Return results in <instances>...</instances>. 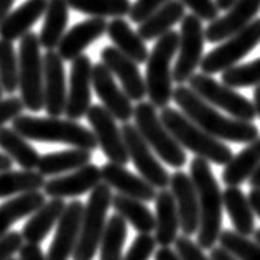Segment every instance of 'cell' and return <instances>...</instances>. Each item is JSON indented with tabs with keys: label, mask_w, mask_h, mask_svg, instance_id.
<instances>
[{
	"label": "cell",
	"mask_w": 260,
	"mask_h": 260,
	"mask_svg": "<svg viewBox=\"0 0 260 260\" xmlns=\"http://www.w3.org/2000/svg\"><path fill=\"white\" fill-rule=\"evenodd\" d=\"M18 260H46V255L38 244L25 242L18 250Z\"/></svg>",
	"instance_id": "cell-48"
},
{
	"label": "cell",
	"mask_w": 260,
	"mask_h": 260,
	"mask_svg": "<svg viewBox=\"0 0 260 260\" xmlns=\"http://www.w3.org/2000/svg\"><path fill=\"white\" fill-rule=\"evenodd\" d=\"M175 247L176 254L181 257V260H211L209 257L204 255L200 245L191 241V237L178 236L175 241Z\"/></svg>",
	"instance_id": "cell-45"
},
{
	"label": "cell",
	"mask_w": 260,
	"mask_h": 260,
	"mask_svg": "<svg viewBox=\"0 0 260 260\" xmlns=\"http://www.w3.org/2000/svg\"><path fill=\"white\" fill-rule=\"evenodd\" d=\"M247 198H249V203L252 206V211H254V214H257L260 217V189L252 188Z\"/></svg>",
	"instance_id": "cell-50"
},
{
	"label": "cell",
	"mask_w": 260,
	"mask_h": 260,
	"mask_svg": "<svg viewBox=\"0 0 260 260\" xmlns=\"http://www.w3.org/2000/svg\"><path fill=\"white\" fill-rule=\"evenodd\" d=\"M127 239V222L124 217L114 214L106 224L101 239V260H122V250Z\"/></svg>",
	"instance_id": "cell-38"
},
{
	"label": "cell",
	"mask_w": 260,
	"mask_h": 260,
	"mask_svg": "<svg viewBox=\"0 0 260 260\" xmlns=\"http://www.w3.org/2000/svg\"><path fill=\"white\" fill-rule=\"evenodd\" d=\"M189 89L196 92L203 101H206L209 106L222 109L232 119L252 122L257 117V111L254 102H250L242 94L236 92L234 89L217 83L214 78L208 74H193L189 78Z\"/></svg>",
	"instance_id": "cell-9"
},
{
	"label": "cell",
	"mask_w": 260,
	"mask_h": 260,
	"mask_svg": "<svg viewBox=\"0 0 260 260\" xmlns=\"http://www.w3.org/2000/svg\"><path fill=\"white\" fill-rule=\"evenodd\" d=\"M102 183H106L109 188L117 189L119 194H124L139 201H155L156 189L148 184L142 176H137L128 172L125 167L117 165V163H106L101 167Z\"/></svg>",
	"instance_id": "cell-22"
},
{
	"label": "cell",
	"mask_w": 260,
	"mask_h": 260,
	"mask_svg": "<svg viewBox=\"0 0 260 260\" xmlns=\"http://www.w3.org/2000/svg\"><path fill=\"white\" fill-rule=\"evenodd\" d=\"M219 247L228 250L237 260H260V245L236 231H222L219 236Z\"/></svg>",
	"instance_id": "cell-40"
},
{
	"label": "cell",
	"mask_w": 260,
	"mask_h": 260,
	"mask_svg": "<svg viewBox=\"0 0 260 260\" xmlns=\"http://www.w3.org/2000/svg\"><path fill=\"white\" fill-rule=\"evenodd\" d=\"M15 0H0V23L4 22V18L10 13V9Z\"/></svg>",
	"instance_id": "cell-52"
},
{
	"label": "cell",
	"mask_w": 260,
	"mask_h": 260,
	"mask_svg": "<svg viewBox=\"0 0 260 260\" xmlns=\"http://www.w3.org/2000/svg\"><path fill=\"white\" fill-rule=\"evenodd\" d=\"M222 206L234 225V231L244 237H249L255 232V214L252 211L247 194L239 186H228L222 193Z\"/></svg>",
	"instance_id": "cell-28"
},
{
	"label": "cell",
	"mask_w": 260,
	"mask_h": 260,
	"mask_svg": "<svg viewBox=\"0 0 260 260\" xmlns=\"http://www.w3.org/2000/svg\"><path fill=\"white\" fill-rule=\"evenodd\" d=\"M180 2L188 7L200 20H206V22H213L219 15V9L214 0H180Z\"/></svg>",
	"instance_id": "cell-44"
},
{
	"label": "cell",
	"mask_w": 260,
	"mask_h": 260,
	"mask_svg": "<svg viewBox=\"0 0 260 260\" xmlns=\"http://www.w3.org/2000/svg\"><path fill=\"white\" fill-rule=\"evenodd\" d=\"M12 128L26 140L45 142V143H64L73 148L94 152L98 142L92 130L86 128L76 120L59 117H33L20 115L12 120Z\"/></svg>",
	"instance_id": "cell-3"
},
{
	"label": "cell",
	"mask_w": 260,
	"mask_h": 260,
	"mask_svg": "<svg viewBox=\"0 0 260 260\" xmlns=\"http://www.w3.org/2000/svg\"><path fill=\"white\" fill-rule=\"evenodd\" d=\"M45 186V176H42L38 172H0V200L2 198H15L23 193H31V191H40Z\"/></svg>",
	"instance_id": "cell-36"
},
{
	"label": "cell",
	"mask_w": 260,
	"mask_h": 260,
	"mask_svg": "<svg viewBox=\"0 0 260 260\" xmlns=\"http://www.w3.org/2000/svg\"><path fill=\"white\" fill-rule=\"evenodd\" d=\"M102 183L101 168L94 163L76 170V172L66 173L63 176H54L50 181H45L43 193L45 196L54 200H64V198H78L99 186Z\"/></svg>",
	"instance_id": "cell-21"
},
{
	"label": "cell",
	"mask_w": 260,
	"mask_h": 260,
	"mask_svg": "<svg viewBox=\"0 0 260 260\" xmlns=\"http://www.w3.org/2000/svg\"><path fill=\"white\" fill-rule=\"evenodd\" d=\"M48 0H26L15 10L10 12L0 23V38L7 42H18L26 33L31 31V26L45 15Z\"/></svg>",
	"instance_id": "cell-24"
},
{
	"label": "cell",
	"mask_w": 260,
	"mask_h": 260,
	"mask_svg": "<svg viewBox=\"0 0 260 260\" xmlns=\"http://www.w3.org/2000/svg\"><path fill=\"white\" fill-rule=\"evenodd\" d=\"M180 231V217L170 189H160L155 196V241L160 247L175 244Z\"/></svg>",
	"instance_id": "cell-25"
},
{
	"label": "cell",
	"mask_w": 260,
	"mask_h": 260,
	"mask_svg": "<svg viewBox=\"0 0 260 260\" xmlns=\"http://www.w3.org/2000/svg\"><path fill=\"white\" fill-rule=\"evenodd\" d=\"M260 167V137L257 140L247 143L237 155L231 158L222 172V181L228 186H239L255 173Z\"/></svg>",
	"instance_id": "cell-33"
},
{
	"label": "cell",
	"mask_w": 260,
	"mask_h": 260,
	"mask_svg": "<svg viewBox=\"0 0 260 260\" xmlns=\"http://www.w3.org/2000/svg\"><path fill=\"white\" fill-rule=\"evenodd\" d=\"M0 148L12 161L26 172H33L38 167L40 153L37 148L13 128H0Z\"/></svg>",
	"instance_id": "cell-34"
},
{
	"label": "cell",
	"mask_w": 260,
	"mask_h": 260,
	"mask_svg": "<svg viewBox=\"0 0 260 260\" xmlns=\"http://www.w3.org/2000/svg\"><path fill=\"white\" fill-rule=\"evenodd\" d=\"M249 183H250V186H252V188L260 189V167L255 170V173L249 178Z\"/></svg>",
	"instance_id": "cell-54"
},
{
	"label": "cell",
	"mask_w": 260,
	"mask_h": 260,
	"mask_svg": "<svg viewBox=\"0 0 260 260\" xmlns=\"http://www.w3.org/2000/svg\"><path fill=\"white\" fill-rule=\"evenodd\" d=\"M92 89L95 95L101 99L102 107L112 115L115 120L127 124L134 117L132 101L127 98V94L115 83V78L107 68L98 63L92 66Z\"/></svg>",
	"instance_id": "cell-16"
},
{
	"label": "cell",
	"mask_w": 260,
	"mask_h": 260,
	"mask_svg": "<svg viewBox=\"0 0 260 260\" xmlns=\"http://www.w3.org/2000/svg\"><path fill=\"white\" fill-rule=\"evenodd\" d=\"M254 106H255L257 115L260 117V86H255V91H254Z\"/></svg>",
	"instance_id": "cell-56"
},
{
	"label": "cell",
	"mask_w": 260,
	"mask_h": 260,
	"mask_svg": "<svg viewBox=\"0 0 260 260\" xmlns=\"http://www.w3.org/2000/svg\"><path fill=\"white\" fill-rule=\"evenodd\" d=\"M92 61L86 54H81L71 63L70 89H68L64 114L66 119L79 120L86 117L91 107L92 98Z\"/></svg>",
	"instance_id": "cell-14"
},
{
	"label": "cell",
	"mask_w": 260,
	"mask_h": 260,
	"mask_svg": "<svg viewBox=\"0 0 260 260\" xmlns=\"http://www.w3.org/2000/svg\"><path fill=\"white\" fill-rule=\"evenodd\" d=\"M13 165V161L7 156L5 153H0V172H7V170H10Z\"/></svg>",
	"instance_id": "cell-53"
},
{
	"label": "cell",
	"mask_w": 260,
	"mask_h": 260,
	"mask_svg": "<svg viewBox=\"0 0 260 260\" xmlns=\"http://www.w3.org/2000/svg\"><path fill=\"white\" fill-rule=\"evenodd\" d=\"M173 101L193 124L217 140L250 143L258 139L257 125L252 122L237 120L219 114L216 107L209 106L206 101H203L186 86H178L173 89Z\"/></svg>",
	"instance_id": "cell-1"
},
{
	"label": "cell",
	"mask_w": 260,
	"mask_h": 260,
	"mask_svg": "<svg viewBox=\"0 0 260 260\" xmlns=\"http://www.w3.org/2000/svg\"><path fill=\"white\" fill-rule=\"evenodd\" d=\"M91 160L92 152H87V150H61V152H51L40 156L37 170L42 176H58L61 173L76 172V170L89 165Z\"/></svg>",
	"instance_id": "cell-31"
},
{
	"label": "cell",
	"mask_w": 260,
	"mask_h": 260,
	"mask_svg": "<svg viewBox=\"0 0 260 260\" xmlns=\"http://www.w3.org/2000/svg\"><path fill=\"white\" fill-rule=\"evenodd\" d=\"M45 22L40 31V45L46 51H54L58 48L61 38L64 37L66 26L70 22V7L66 0H48Z\"/></svg>",
	"instance_id": "cell-29"
},
{
	"label": "cell",
	"mask_w": 260,
	"mask_h": 260,
	"mask_svg": "<svg viewBox=\"0 0 260 260\" xmlns=\"http://www.w3.org/2000/svg\"><path fill=\"white\" fill-rule=\"evenodd\" d=\"M111 208H114L120 217H124L125 222L132 224L139 234H152L155 231V214L143 201L124 194H114Z\"/></svg>",
	"instance_id": "cell-35"
},
{
	"label": "cell",
	"mask_w": 260,
	"mask_h": 260,
	"mask_svg": "<svg viewBox=\"0 0 260 260\" xmlns=\"http://www.w3.org/2000/svg\"><path fill=\"white\" fill-rule=\"evenodd\" d=\"M66 71L58 51L43 54V109L48 117H59L66 107Z\"/></svg>",
	"instance_id": "cell-15"
},
{
	"label": "cell",
	"mask_w": 260,
	"mask_h": 260,
	"mask_svg": "<svg viewBox=\"0 0 260 260\" xmlns=\"http://www.w3.org/2000/svg\"><path fill=\"white\" fill-rule=\"evenodd\" d=\"M64 209H66L64 200H54V198H51L50 201H46L25 222L22 232H20L23 241L28 244H38V245L42 244L48 237V234L53 231L54 225L58 224Z\"/></svg>",
	"instance_id": "cell-26"
},
{
	"label": "cell",
	"mask_w": 260,
	"mask_h": 260,
	"mask_svg": "<svg viewBox=\"0 0 260 260\" xmlns=\"http://www.w3.org/2000/svg\"><path fill=\"white\" fill-rule=\"evenodd\" d=\"M73 10L91 15V18H122L128 15L132 2L130 0H66Z\"/></svg>",
	"instance_id": "cell-37"
},
{
	"label": "cell",
	"mask_w": 260,
	"mask_h": 260,
	"mask_svg": "<svg viewBox=\"0 0 260 260\" xmlns=\"http://www.w3.org/2000/svg\"><path fill=\"white\" fill-rule=\"evenodd\" d=\"M160 119L168 132L173 135V139L183 148L193 152L200 158L216 163V165H228L234 156L232 150L224 142L206 134L196 124H193L183 112H178L176 109H161Z\"/></svg>",
	"instance_id": "cell-4"
},
{
	"label": "cell",
	"mask_w": 260,
	"mask_h": 260,
	"mask_svg": "<svg viewBox=\"0 0 260 260\" xmlns=\"http://www.w3.org/2000/svg\"><path fill=\"white\" fill-rule=\"evenodd\" d=\"M23 245V237L20 232L13 231L0 239V260H10Z\"/></svg>",
	"instance_id": "cell-47"
},
{
	"label": "cell",
	"mask_w": 260,
	"mask_h": 260,
	"mask_svg": "<svg viewBox=\"0 0 260 260\" xmlns=\"http://www.w3.org/2000/svg\"><path fill=\"white\" fill-rule=\"evenodd\" d=\"M222 84L232 89L260 86V58L247 64L234 66L222 73Z\"/></svg>",
	"instance_id": "cell-41"
},
{
	"label": "cell",
	"mask_w": 260,
	"mask_h": 260,
	"mask_svg": "<svg viewBox=\"0 0 260 260\" xmlns=\"http://www.w3.org/2000/svg\"><path fill=\"white\" fill-rule=\"evenodd\" d=\"M180 33L168 31L158 38L152 53H148L145 87L150 104L165 109L173 99V70L172 61L178 53Z\"/></svg>",
	"instance_id": "cell-5"
},
{
	"label": "cell",
	"mask_w": 260,
	"mask_h": 260,
	"mask_svg": "<svg viewBox=\"0 0 260 260\" xmlns=\"http://www.w3.org/2000/svg\"><path fill=\"white\" fill-rule=\"evenodd\" d=\"M170 191L176 203L180 229L183 236L191 237L200 229V206H198V194L191 176L181 170H176L170 176Z\"/></svg>",
	"instance_id": "cell-18"
},
{
	"label": "cell",
	"mask_w": 260,
	"mask_h": 260,
	"mask_svg": "<svg viewBox=\"0 0 260 260\" xmlns=\"http://www.w3.org/2000/svg\"><path fill=\"white\" fill-rule=\"evenodd\" d=\"M2 95H4V89H2V84H0V99H2Z\"/></svg>",
	"instance_id": "cell-58"
},
{
	"label": "cell",
	"mask_w": 260,
	"mask_h": 260,
	"mask_svg": "<svg viewBox=\"0 0 260 260\" xmlns=\"http://www.w3.org/2000/svg\"><path fill=\"white\" fill-rule=\"evenodd\" d=\"M86 117L89 125L92 127V134L95 137V142H98V147H101L102 153L107 156V160L111 163L125 167L130 158L124 137H122V130L117 125V120L99 104H92L89 107Z\"/></svg>",
	"instance_id": "cell-13"
},
{
	"label": "cell",
	"mask_w": 260,
	"mask_h": 260,
	"mask_svg": "<svg viewBox=\"0 0 260 260\" xmlns=\"http://www.w3.org/2000/svg\"><path fill=\"white\" fill-rule=\"evenodd\" d=\"M45 203V193H42V191H31V193L18 194L0 204V239L5 234H9L13 224L22 221L25 217H30Z\"/></svg>",
	"instance_id": "cell-27"
},
{
	"label": "cell",
	"mask_w": 260,
	"mask_h": 260,
	"mask_svg": "<svg viewBox=\"0 0 260 260\" xmlns=\"http://www.w3.org/2000/svg\"><path fill=\"white\" fill-rule=\"evenodd\" d=\"M120 130L128 152V158L134 161L140 176L148 184H152L155 189H167V186H170V176L172 175L167 172V168H163L158 158L155 156L153 150L142 139L137 127L127 122Z\"/></svg>",
	"instance_id": "cell-12"
},
{
	"label": "cell",
	"mask_w": 260,
	"mask_h": 260,
	"mask_svg": "<svg viewBox=\"0 0 260 260\" xmlns=\"http://www.w3.org/2000/svg\"><path fill=\"white\" fill-rule=\"evenodd\" d=\"M156 241L152 234H139L122 260H148L155 254Z\"/></svg>",
	"instance_id": "cell-42"
},
{
	"label": "cell",
	"mask_w": 260,
	"mask_h": 260,
	"mask_svg": "<svg viewBox=\"0 0 260 260\" xmlns=\"http://www.w3.org/2000/svg\"><path fill=\"white\" fill-rule=\"evenodd\" d=\"M23 102L17 95H10L7 99H0V128H2L7 122L15 120L23 112Z\"/></svg>",
	"instance_id": "cell-46"
},
{
	"label": "cell",
	"mask_w": 260,
	"mask_h": 260,
	"mask_svg": "<svg viewBox=\"0 0 260 260\" xmlns=\"http://www.w3.org/2000/svg\"><path fill=\"white\" fill-rule=\"evenodd\" d=\"M214 2H216L219 10H229L231 7L237 2V0H214Z\"/></svg>",
	"instance_id": "cell-55"
},
{
	"label": "cell",
	"mask_w": 260,
	"mask_h": 260,
	"mask_svg": "<svg viewBox=\"0 0 260 260\" xmlns=\"http://www.w3.org/2000/svg\"><path fill=\"white\" fill-rule=\"evenodd\" d=\"M258 12L260 0H237L225 15L209 22L208 28L204 30V38L209 43H222L254 22Z\"/></svg>",
	"instance_id": "cell-20"
},
{
	"label": "cell",
	"mask_w": 260,
	"mask_h": 260,
	"mask_svg": "<svg viewBox=\"0 0 260 260\" xmlns=\"http://www.w3.org/2000/svg\"><path fill=\"white\" fill-rule=\"evenodd\" d=\"M107 31L106 18H89L76 23L66 30L64 37L56 48L58 54L63 61H73L83 54V51L95 40H99Z\"/></svg>",
	"instance_id": "cell-23"
},
{
	"label": "cell",
	"mask_w": 260,
	"mask_h": 260,
	"mask_svg": "<svg viewBox=\"0 0 260 260\" xmlns=\"http://www.w3.org/2000/svg\"><path fill=\"white\" fill-rule=\"evenodd\" d=\"M134 119L139 134L148 143V147L153 150V153H156L167 165L173 168L184 167V163H186L184 148L163 125L155 106L143 101L139 102L134 107Z\"/></svg>",
	"instance_id": "cell-8"
},
{
	"label": "cell",
	"mask_w": 260,
	"mask_h": 260,
	"mask_svg": "<svg viewBox=\"0 0 260 260\" xmlns=\"http://www.w3.org/2000/svg\"><path fill=\"white\" fill-rule=\"evenodd\" d=\"M254 236H255V242L260 245V229H257V231L254 232Z\"/></svg>",
	"instance_id": "cell-57"
},
{
	"label": "cell",
	"mask_w": 260,
	"mask_h": 260,
	"mask_svg": "<svg viewBox=\"0 0 260 260\" xmlns=\"http://www.w3.org/2000/svg\"><path fill=\"white\" fill-rule=\"evenodd\" d=\"M37 33H26L18 48V89L20 99L30 112L43 109V54Z\"/></svg>",
	"instance_id": "cell-6"
},
{
	"label": "cell",
	"mask_w": 260,
	"mask_h": 260,
	"mask_svg": "<svg viewBox=\"0 0 260 260\" xmlns=\"http://www.w3.org/2000/svg\"><path fill=\"white\" fill-rule=\"evenodd\" d=\"M184 13V5L180 0H170L160 10H156L153 15H150L145 22H142L139 26V37L143 42H152L158 40L165 33L172 31V26L181 22Z\"/></svg>",
	"instance_id": "cell-32"
},
{
	"label": "cell",
	"mask_w": 260,
	"mask_h": 260,
	"mask_svg": "<svg viewBox=\"0 0 260 260\" xmlns=\"http://www.w3.org/2000/svg\"><path fill=\"white\" fill-rule=\"evenodd\" d=\"M84 204L81 201H71L66 204L64 213L56 224V232L48 249L46 260H70L76 249L81 221H83Z\"/></svg>",
	"instance_id": "cell-19"
},
{
	"label": "cell",
	"mask_w": 260,
	"mask_h": 260,
	"mask_svg": "<svg viewBox=\"0 0 260 260\" xmlns=\"http://www.w3.org/2000/svg\"><path fill=\"white\" fill-rule=\"evenodd\" d=\"M211 260H237L234 255H231L228 250H224L222 247H213L211 249Z\"/></svg>",
	"instance_id": "cell-51"
},
{
	"label": "cell",
	"mask_w": 260,
	"mask_h": 260,
	"mask_svg": "<svg viewBox=\"0 0 260 260\" xmlns=\"http://www.w3.org/2000/svg\"><path fill=\"white\" fill-rule=\"evenodd\" d=\"M258 43H260V18H255L244 30L232 35L217 48L211 50L206 56H203L200 64L203 74L211 76V74L224 73L231 70V68L237 66L239 61L244 56H247Z\"/></svg>",
	"instance_id": "cell-10"
},
{
	"label": "cell",
	"mask_w": 260,
	"mask_h": 260,
	"mask_svg": "<svg viewBox=\"0 0 260 260\" xmlns=\"http://www.w3.org/2000/svg\"><path fill=\"white\" fill-rule=\"evenodd\" d=\"M0 84L4 92L12 94L18 89V54L13 43L0 38Z\"/></svg>",
	"instance_id": "cell-39"
},
{
	"label": "cell",
	"mask_w": 260,
	"mask_h": 260,
	"mask_svg": "<svg viewBox=\"0 0 260 260\" xmlns=\"http://www.w3.org/2000/svg\"><path fill=\"white\" fill-rule=\"evenodd\" d=\"M167 2H170V0H135L130 7L128 17L134 23L140 25L150 15H153L156 10H160Z\"/></svg>",
	"instance_id": "cell-43"
},
{
	"label": "cell",
	"mask_w": 260,
	"mask_h": 260,
	"mask_svg": "<svg viewBox=\"0 0 260 260\" xmlns=\"http://www.w3.org/2000/svg\"><path fill=\"white\" fill-rule=\"evenodd\" d=\"M155 260H181V257L172 247H160L155 252Z\"/></svg>",
	"instance_id": "cell-49"
},
{
	"label": "cell",
	"mask_w": 260,
	"mask_h": 260,
	"mask_svg": "<svg viewBox=\"0 0 260 260\" xmlns=\"http://www.w3.org/2000/svg\"><path fill=\"white\" fill-rule=\"evenodd\" d=\"M191 181H193L200 206V229H198V245L201 249H213L219 242L222 232V193L209 167V161L194 156L191 160Z\"/></svg>",
	"instance_id": "cell-2"
},
{
	"label": "cell",
	"mask_w": 260,
	"mask_h": 260,
	"mask_svg": "<svg viewBox=\"0 0 260 260\" xmlns=\"http://www.w3.org/2000/svg\"><path fill=\"white\" fill-rule=\"evenodd\" d=\"M101 63L104 64L114 78L122 84V91L127 94L130 101L142 102L147 95L145 79L142 78L139 64L122 54L115 46H106L101 51Z\"/></svg>",
	"instance_id": "cell-17"
},
{
	"label": "cell",
	"mask_w": 260,
	"mask_h": 260,
	"mask_svg": "<svg viewBox=\"0 0 260 260\" xmlns=\"http://www.w3.org/2000/svg\"><path fill=\"white\" fill-rule=\"evenodd\" d=\"M112 189L106 183H101L91 191V196L83 211L79 239L73 252V260H92L101 245V239L106 229V216L112 206Z\"/></svg>",
	"instance_id": "cell-7"
},
{
	"label": "cell",
	"mask_w": 260,
	"mask_h": 260,
	"mask_svg": "<svg viewBox=\"0 0 260 260\" xmlns=\"http://www.w3.org/2000/svg\"><path fill=\"white\" fill-rule=\"evenodd\" d=\"M204 28L196 15H184L181 20L178 59L173 68V81L183 86L201 64L204 51Z\"/></svg>",
	"instance_id": "cell-11"
},
{
	"label": "cell",
	"mask_w": 260,
	"mask_h": 260,
	"mask_svg": "<svg viewBox=\"0 0 260 260\" xmlns=\"http://www.w3.org/2000/svg\"><path fill=\"white\" fill-rule=\"evenodd\" d=\"M106 33L122 54L135 61L137 64L147 63L148 50L145 42L139 37V33L130 28L128 22L124 18H114L112 22H109Z\"/></svg>",
	"instance_id": "cell-30"
},
{
	"label": "cell",
	"mask_w": 260,
	"mask_h": 260,
	"mask_svg": "<svg viewBox=\"0 0 260 260\" xmlns=\"http://www.w3.org/2000/svg\"><path fill=\"white\" fill-rule=\"evenodd\" d=\"M10 260H15V258H13V257H12V258H10Z\"/></svg>",
	"instance_id": "cell-59"
}]
</instances>
